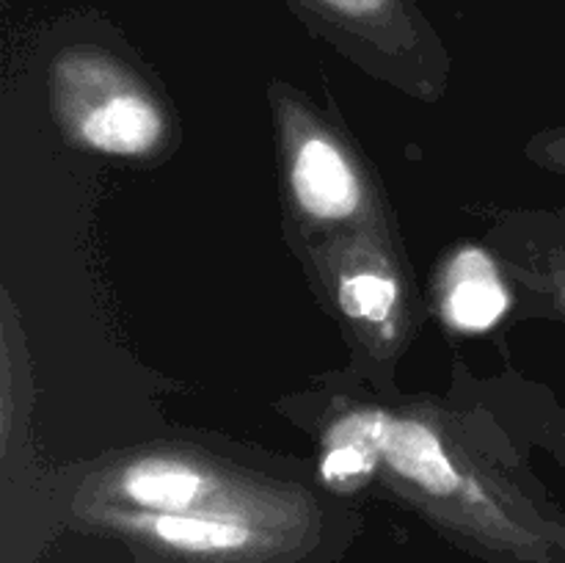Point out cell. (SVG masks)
Returning a JSON list of instances; mask_svg holds the SVG:
<instances>
[{"label":"cell","mask_w":565,"mask_h":563,"mask_svg":"<svg viewBox=\"0 0 565 563\" xmlns=\"http://www.w3.org/2000/svg\"><path fill=\"white\" fill-rule=\"evenodd\" d=\"M53 39L44 77L72 144L121 160H149L169 147L174 127L166 103L114 31L72 22Z\"/></svg>","instance_id":"3957f363"},{"label":"cell","mask_w":565,"mask_h":563,"mask_svg":"<svg viewBox=\"0 0 565 563\" xmlns=\"http://www.w3.org/2000/svg\"><path fill=\"white\" fill-rule=\"evenodd\" d=\"M469 384H472L469 395L475 401L500 408V412H511L519 425V434H524V439L533 445L550 450L565 469V406L557 403L550 390L524 379H513V375H502V379L486 381V384H475V381Z\"/></svg>","instance_id":"8fae6325"},{"label":"cell","mask_w":565,"mask_h":563,"mask_svg":"<svg viewBox=\"0 0 565 563\" xmlns=\"http://www.w3.org/2000/svg\"><path fill=\"white\" fill-rule=\"evenodd\" d=\"M301 241L307 243L301 254L323 287L331 312L348 329L362 362L384 373L386 395H395L390 373L417 331V315L408 285L412 279L397 257L392 226Z\"/></svg>","instance_id":"8992f818"},{"label":"cell","mask_w":565,"mask_h":563,"mask_svg":"<svg viewBox=\"0 0 565 563\" xmlns=\"http://www.w3.org/2000/svg\"><path fill=\"white\" fill-rule=\"evenodd\" d=\"M527 155L544 169L565 177V125L539 132L527 144Z\"/></svg>","instance_id":"7c38bea8"},{"label":"cell","mask_w":565,"mask_h":563,"mask_svg":"<svg viewBox=\"0 0 565 563\" xmlns=\"http://www.w3.org/2000/svg\"><path fill=\"white\" fill-rule=\"evenodd\" d=\"M381 486L486 563H565V513L522 461L497 453L480 406L386 401Z\"/></svg>","instance_id":"6da1fadb"},{"label":"cell","mask_w":565,"mask_h":563,"mask_svg":"<svg viewBox=\"0 0 565 563\" xmlns=\"http://www.w3.org/2000/svg\"><path fill=\"white\" fill-rule=\"evenodd\" d=\"M494 235L533 304L565 323V210L505 215Z\"/></svg>","instance_id":"30bf717a"},{"label":"cell","mask_w":565,"mask_h":563,"mask_svg":"<svg viewBox=\"0 0 565 563\" xmlns=\"http://www.w3.org/2000/svg\"><path fill=\"white\" fill-rule=\"evenodd\" d=\"M505 263L480 243H461L439 265L434 296L439 318L458 334H486L508 318L513 293Z\"/></svg>","instance_id":"9c48e42d"},{"label":"cell","mask_w":565,"mask_h":563,"mask_svg":"<svg viewBox=\"0 0 565 563\" xmlns=\"http://www.w3.org/2000/svg\"><path fill=\"white\" fill-rule=\"evenodd\" d=\"M281 147L290 235L320 237L353 230H390L379 185L362 155L312 103L285 83L270 86Z\"/></svg>","instance_id":"5b68a950"},{"label":"cell","mask_w":565,"mask_h":563,"mask_svg":"<svg viewBox=\"0 0 565 563\" xmlns=\"http://www.w3.org/2000/svg\"><path fill=\"white\" fill-rule=\"evenodd\" d=\"M312 33L359 66L414 94L447 81V50L417 0H285Z\"/></svg>","instance_id":"52a82bcc"},{"label":"cell","mask_w":565,"mask_h":563,"mask_svg":"<svg viewBox=\"0 0 565 563\" xmlns=\"http://www.w3.org/2000/svg\"><path fill=\"white\" fill-rule=\"evenodd\" d=\"M72 522L121 541L141 563H331L353 535L351 519L281 522L138 513L108 506H72Z\"/></svg>","instance_id":"277c9868"},{"label":"cell","mask_w":565,"mask_h":563,"mask_svg":"<svg viewBox=\"0 0 565 563\" xmlns=\"http://www.w3.org/2000/svg\"><path fill=\"white\" fill-rule=\"evenodd\" d=\"M72 506H108L182 517H259L329 522L309 489L265 478L188 445H149L94 469Z\"/></svg>","instance_id":"7a4b0ae2"},{"label":"cell","mask_w":565,"mask_h":563,"mask_svg":"<svg viewBox=\"0 0 565 563\" xmlns=\"http://www.w3.org/2000/svg\"><path fill=\"white\" fill-rule=\"evenodd\" d=\"M390 406L381 397L331 395L320 417L318 478L334 495H359L381 475Z\"/></svg>","instance_id":"ba28073f"}]
</instances>
